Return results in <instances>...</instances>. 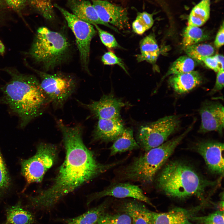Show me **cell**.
I'll return each instance as SVG.
<instances>
[{"label": "cell", "mask_w": 224, "mask_h": 224, "mask_svg": "<svg viewBox=\"0 0 224 224\" xmlns=\"http://www.w3.org/2000/svg\"><path fill=\"white\" fill-rule=\"evenodd\" d=\"M57 124L63 136L65 158L52 185L29 197L30 206L37 209H50L67 194L124 161L107 164L98 162L83 143L82 125L69 126L60 120L57 121Z\"/></svg>", "instance_id": "cell-1"}, {"label": "cell", "mask_w": 224, "mask_h": 224, "mask_svg": "<svg viewBox=\"0 0 224 224\" xmlns=\"http://www.w3.org/2000/svg\"><path fill=\"white\" fill-rule=\"evenodd\" d=\"M4 70L11 76L9 82L1 88L0 104L7 105L17 116L20 127L24 128L41 114L49 103L35 76L22 74L10 68Z\"/></svg>", "instance_id": "cell-2"}, {"label": "cell", "mask_w": 224, "mask_h": 224, "mask_svg": "<svg viewBox=\"0 0 224 224\" xmlns=\"http://www.w3.org/2000/svg\"><path fill=\"white\" fill-rule=\"evenodd\" d=\"M217 182L204 178L185 163L174 161L165 166L156 184L160 191L170 197L182 199L196 196L203 199L207 189Z\"/></svg>", "instance_id": "cell-3"}, {"label": "cell", "mask_w": 224, "mask_h": 224, "mask_svg": "<svg viewBox=\"0 0 224 224\" xmlns=\"http://www.w3.org/2000/svg\"><path fill=\"white\" fill-rule=\"evenodd\" d=\"M192 129L189 126L180 135L134 158L120 170L121 179L138 182L143 186L151 185L158 171Z\"/></svg>", "instance_id": "cell-4"}, {"label": "cell", "mask_w": 224, "mask_h": 224, "mask_svg": "<svg viewBox=\"0 0 224 224\" xmlns=\"http://www.w3.org/2000/svg\"><path fill=\"white\" fill-rule=\"evenodd\" d=\"M69 44L65 36L45 27L39 28L29 54L47 70L61 63L67 55Z\"/></svg>", "instance_id": "cell-5"}, {"label": "cell", "mask_w": 224, "mask_h": 224, "mask_svg": "<svg viewBox=\"0 0 224 224\" xmlns=\"http://www.w3.org/2000/svg\"><path fill=\"white\" fill-rule=\"evenodd\" d=\"M180 123L179 117L172 115L142 126L138 133L137 142L145 152L157 147L178 130Z\"/></svg>", "instance_id": "cell-6"}, {"label": "cell", "mask_w": 224, "mask_h": 224, "mask_svg": "<svg viewBox=\"0 0 224 224\" xmlns=\"http://www.w3.org/2000/svg\"><path fill=\"white\" fill-rule=\"evenodd\" d=\"M34 70L40 77V86L49 103L55 108L62 107L76 90L75 78L69 75L50 74Z\"/></svg>", "instance_id": "cell-7"}, {"label": "cell", "mask_w": 224, "mask_h": 224, "mask_svg": "<svg viewBox=\"0 0 224 224\" xmlns=\"http://www.w3.org/2000/svg\"><path fill=\"white\" fill-rule=\"evenodd\" d=\"M57 147L52 144L41 143L35 154L21 162V171L28 184L41 182L57 156Z\"/></svg>", "instance_id": "cell-8"}, {"label": "cell", "mask_w": 224, "mask_h": 224, "mask_svg": "<svg viewBox=\"0 0 224 224\" xmlns=\"http://www.w3.org/2000/svg\"><path fill=\"white\" fill-rule=\"evenodd\" d=\"M54 6L63 15L68 26L74 33L82 65L85 70L88 71L91 41L96 33L94 26L80 19L57 4H54Z\"/></svg>", "instance_id": "cell-9"}, {"label": "cell", "mask_w": 224, "mask_h": 224, "mask_svg": "<svg viewBox=\"0 0 224 224\" xmlns=\"http://www.w3.org/2000/svg\"><path fill=\"white\" fill-rule=\"evenodd\" d=\"M199 113L201 123L198 132L204 133L211 131L222 135L224 127V108L219 102L206 101L201 107Z\"/></svg>", "instance_id": "cell-10"}, {"label": "cell", "mask_w": 224, "mask_h": 224, "mask_svg": "<svg viewBox=\"0 0 224 224\" xmlns=\"http://www.w3.org/2000/svg\"><path fill=\"white\" fill-rule=\"evenodd\" d=\"M92 4L100 19L105 23L110 24L121 30L130 28L127 10L107 1L92 0Z\"/></svg>", "instance_id": "cell-11"}, {"label": "cell", "mask_w": 224, "mask_h": 224, "mask_svg": "<svg viewBox=\"0 0 224 224\" xmlns=\"http://www.w3.org/2000/svg\"><path fill=\"white\" fill-rule=\"evenodd\" d=\"M117 198H131L154 206L150 199L138 185L127 183H114L102 190L96 193L88 198L87 204L96 199L106 197Z\"/></svg>", "instance_id": "cell-12"}, {"label": "cell", "mask_w": 224, "mask_h": 224, "mask_svg": "<svg viewBox=\"0 0 224 224\" xmlns=\"http://www.w3.org/2000/svg\"><path fill=\"white\" fill-rule=\"evenodd\" d=\"M127 105L110 94L104 95L98 100L83 105L98 119H110L120 118V110Z\"/></svg>", "instance_id": "cell-13"}, {"label": "cell", "mask_w": 224, "mask_h": 224, "mask_svg": "<svg viewBox=\"0 0 224 224\" xmlns=\"http://www.w3.org/2000/svg\"><path fill=\"white\" fill-rule=\"evenodd\" d=\"M197 152L204 159L209 170L218 174L223 175L224 144L214 141L201 142L196 147Z\"/></svg>", "instance_id": "cell-14"}, {"label": "cell", "mask_w": 224, "mask_h": 224, "mask_svg": "<svg viewBox=\"0 0 224 224\" xmlns=\"http://www.w3.org/2000/svg\"><path fill=\"white\" fill-rule=\"evenodd\" d=\"M124 128L120 118L98 119L92 136L94 140L97 141L114 142L121 134Z\"/></svg>", "instance_id": "cell-15"}, {"label": "cell", "mask_w": 224, "mask_h": 224, "mask_svg": "<svg viewBox=\"0 0 224 224\" xmlns=\"http://www.w3.org/2000/svg\"><path fill=\"white\" fill-rule=\"evenodd\" d=\"M67 5L73 14L80 19L90 23L102 25L108 27L118 33L117 29L104 23L99 18L92 3L87 0H67Z\"/></svg>", "instance_id": "cell-16"}, {"label": "cell", "mask_w": 224, "mask_h": 224, "mask_svg": "<svg viewBox=\"0 0 224 224\" xmlns=\"http://www.w3.org/2000/svg\"><path fill=\"white\" fill-rule=\"evenodd\" d=\"M202 78L197 71L171 75L168 82L174 91L179 94L186 93L199 85Z\"/></svg>", "instance_id": "cell-17"}, {"label": "cell", "mask_w": 224, "mask_h": 224, "mask_svg": "<svg viewBox=\"0 0 224 224\" xmlns=\"http://www.w3.org/2000/svg\"><path fill=\"white\" fill-rule=\"evenodd\" d=\"M190 211L176 208L162 213L150 211L151 224H191Z\"/></svg>", "instance_id": "cell-18"}, {"label": "cell", "mask_w": 224, "mask_h": 224, "mask_svg": "<svg viewBox=\"0 0 224 224\" xmlns=\"http://www.w3.org/2000/svg\"><path fill=\"white\" fill-rule=\"evenodd\" d=\"M121 207L123 211L131 217L132 224H151V211L141 201L135 199L127 200Z\"/></svg>", "instance_id": "cell-19"}, {"label": "cell", "mask_w": 224, "mask_h": 224, "mask_svg": "<svg viewBox=\"0 0 224 224\" xmlns=\"http://www.w3.org/2000/svg\"><path fill=\"white\" fill-rule=\"evenodd\" d=\"M141 54L137 55L138 62L145 61L154 64L160 54V49L154 35L150 34L142 39L139 43Z\"/></svg>", "instance_id": "cell-20"}, {"label": "cell", "mask_w": 224, "mask_h": 224, "mask_svg": "<svg viewBox=\"0 0 224 224\" xmlns=\"http://www.w3.org/2000/svg\"><path fill=\"white\" fill-rule=\"evenodd\" d=\"M133 134V130L132 128H124L121 134L114 141L110 148V156L140 148Z\"/></svg>", "instance_id": "cell-21"}, {"label": "cell", "mask_w": 224, "mask_h": 224, "mask_svg": "<svg viewBox=\"0 0 224 224\" xmlns=\"http://www.w3.org/2000/svg\"><path fill=\"white\" fill-rule=\"evenodd\" d=\"M110 201L107 200L100 204L90 209L76 217L63 219L64 224H94L105 212Z\"/></svg>", "instance_id": "cell-22"}, {"label": "cell", "mask_w": 224, "mask_h": 224, "mask_svg": "<svg viewBox=\"0 0 224 224\" xmlns=\"http://www.w3.org/2000/svg\"><path fill=\"white\" fill-rule=\"evenodd\" d=\"M210 11V0H202L192 9L189 17L188 25L201 26L209 19Z\"/></svg>", "instance_id": "cell-23"}, {"label": "cell", "mask_w": 224, "mask_h": 224, "mask_svg": "<svg viewBox=\"0 0 224 224\" xmlns=\"http://www.w3.org/2000/svg\"><path fill=\"white\" fill-rule=\"evenodd\" d=\"M7 223L10 224H31L35 221L31 212L22 208L20 203L8 208L7 210Z\"/></svg>", "instance_id": "cell-24"}, {"label": "cell", "mask_w": 224, "mask_h": 224, "mask_svg": "<svg viewBox=\"0 0 224 224\" xmlns=\"http://www.w3.org/2000/svg\"><path fill=\"white\" fill-rule=\"evenodd\" d=\"M196 64L194 60L188 56H182L171 65L166 76L190 72L194 70Z\"/></svg>", "instance_id": "cell-25"}, {"label": "cell", "mask_w": 224, "mask_h": 224, "mask_svg": "<svg viewBox=\"0 0 224 224\" xmlns=\"http://www.w3.org/2000/svg\"><path fill=\"white\" fill-rule=\"evenodd\" d=\"M184 51L188 56L194 60L201 62L204 58L212 56L215 49L211 45L205 44H197L185 48Z\"/></svg>", "instance_id": "cell-26"}, {"label": "cell", "mask_w": 224, "mask_h": 224, "mask_svg": "<svg viewBox=\"0 0 224 224\" xmlns=\"http://www.w3.org/2000/svg\"><path fill=\"white\" fill-rule=\"evenodd\" d=\"M207 35L199 27L188 26L183 35V45L184 48L198 44L204 40Z\"/></svg>", "instance_id": "cell-27"}, {"label": "cell", "mask_w": 224, "mask_h": 224, "mask_svg": "<svg viewBox=\"0 0 224 224\" xmlns=\"http://www.w3.org/2000/svg\"><path fill=\"white\" fill-rule=\"evenodd\" d=\"M154 22L152 14L146 12H139L132 23V29L134 33L142 35L152 27Z\"/></svg>", "instance_id": "cell-28"}, {"label": "cell", "mask_w": 224, "mask_h": 224, "mask_svg": "<svg viewBox=\"0 0 224 224\" xmlns=\"http://www.w3.org/2000/svg\"><path fill=\"white\" fill-rule=\"evenodd\" d=\"M94 224H132L130 217L127 213H104Z\"/></svg>", "instance_id": "cell-29"}, {"label": "cell", "mask_w": 224, "mask_h": 224, "mask_svg": "<svg viewBox=\"0 0 224 224\" xmlns=\"http://www.w3.org/2000/svg\"><path fill=\"white\" fill-rule=\"evenodd\" d=\"M33 7L45 18L51 20L55 17L52 0H29Z\"/></svg>", "instance_id": "cell-30"}, {"label": "cell", "mask_w": 224, "mask_h": 224, "mask_svg": "<svg viewBox=\"0 0 224 224\" xmlns=\"http://www.w3.org/2000/svg\"><path fill=\"white\" fill-rule=\"evenodd\" d=\"M10 184V177L0 151V199L9 189Z\"/></svg>", "instance_id": "cell-31"}, {"label": "cell", "mask_w": 224, "mask_h": 224, "mask_svg": "<svg viewBox=\"0 0 224 224\" xmlns=\"http://www.w3.org/2000/svg\"><path fill=\"white\" fill-rule=\"evenodd\" d=\"M190 219L202 224H224V212L218 210L206 216L191 217Z\"/></svg>", "instance_id": "cell-32"}, {"label": "cell", "mask_w": 224, "mask_h": 224, "mask_svg": "<svg viewBox=\"0 0 224 224\" xmlns=\"http://www.w3.org/2000/svg\"><path fill=\"white\" fill-rule=\"evenodd\" d=\"M102 43L107 48L111 49L122 48L114 36L101 29L97 25L94 24Z\"/></svg>", "instance_id": "cell-33"}, {"label": "cell", "mask_w": 224, "mask_h": 224, "mask_svg": "<svg viewBox=\"0 0 224 224\" xmlns=\"http://www.w3.org/2000/svg\"><path fill=\"white\" fill-rule=\"evenodd\" d=\"M101 61L103 64L105 65H117L121 67L128 74L122 60L112 51H109L105 53L102 57Z\"/></svg>", "instance_id": "cell-34"}, {"label": "cell", "mask_w": 224, "mask_h": 224, "mask_svg": "<svg viewBox=\"0 0 224 224\" xmlns=\"http://www.w3.org/2000/svg\"><path fill=\"white\" fill-rule=\"evenodd\" d=\"M224 85V71L220 70L217 72L216 81L215 85L210 92L212 95L222 90Z\"/></svg>", "instance_id": "cell-35"}, {"label": "cell", "mask_w": 224, "mask_h": 224, "mask_svg": "<svg viewBox=\"0 0 224 224\" xmlns=\"http://www.w3.org/2000/svg\"><path fill=\"white\" fill-rule=\"evenodd\" d=\"M202 61L209 68L218 72L221 70L216 56H210L203 58Z\"/></svg>", "instance_id": "cell-36"}, {"label": "cell", "mask_w": 224, "mask_h": 224, "mask_svg": "<svg viewBox=\"0 0 224 224\" xmlns=\"http://www.w3.org/2000/svg\"><path fill=\"white\" fill-rule=\"evenodd\" d=\"M224 23H222L217 34L214 41V45L217 48H219L224 44Z\"/></svg>", "instance_id": "cell-37"}, {"label": "cell", "mask_w": 224, "mask_h": 224, "mask_svg": "<svg viewBox=\"0 0 224 224\" xmlns=\"http://www.w3.org/2000/svg\"><path fill=\"white\" fill-rule=\"evenodd\" d=\"M8 4L15 9H18L23 5L25 0H6Z\"/></svg>", "instance_id": "cell-38"}, {"label": "cell", "mask_w": 224, "mask_h": 224, "mask_svg": "<svg viewBox=\"0 0 224 224\" xmlns=\"http://www.w3.org/2000/svg\"><path fill=\"white\" fill-rule=\"evenodd\" d=\"M221 70H224V57L223 55L216 54L215 55Z\"/></svg>", "instance_id": "cell-39"}, {"label": "cell", "mask_w": 224, "mask_h": 224, "mask_svg": "<svg viewBox=\"0 0 224 224\" xmlns=\"http://www.w3.org/2000/svg\"><path fill=\"white\" fill-rule=\"evenodd\" d=\"M5 52V47L2 42L0 40V54L3 55Z\"/></svg>", "instance_id": "cell-40"}, {"label": "cell", "mask_w": 224, "mask_h": 224, "mask_svg": "<svg viewBox=\"0 0 224 224\" xmlns=\"http://www.w3.org/2000/svg\"><path fill=\"white\" fill-rule=\"evenodd\" d=\"M4 224H8V223L6 222V223Z\"/></svg>", "instance_id": "cell-41"}, {"label": "cell", "mask_w": 224, "mask_h": 224, "mask_svg": "<svg viewBox=\"0 0 224 224\" xmlns=\"http://www.w3.org/2000/svg\"><path fill=\"white\" fill-rule=\"evenodd\" d=\"M209 224L204 223V224Z\"/></svg>", "instance_id": "cell-42"}, {"label": "cell", "mask_w": 224, "mask_h": 224, "mask_svg": "<svg viewBox=\"0 0 224 224\" xmlns=\"http://www.w3.org/2000/svg\"></svg>", "instance_id": "cell-43"}]
</instances>
